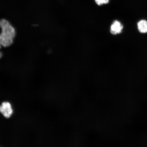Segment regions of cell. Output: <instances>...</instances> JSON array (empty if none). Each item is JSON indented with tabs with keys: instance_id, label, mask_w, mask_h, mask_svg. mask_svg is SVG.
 Wrapping results in <instances>:
<instances>
[{
	"instance_id": "obj_8",
	"label": "cell",
	"mask_w": 147,
	"mask_h": 147,
	"mask_svg": "<svg viewBox=\"0 0 147 147\" xmlns=\"http://www.w3.org/2000/svg\"><path fill=\"white\" fill-rule=\"evenodd\" d=\"M1 47H2V46L1 45V44H0V49H1Z\"/></svg>"
},
{
	"instance_id": "obj_1",
	"label": "cell",
	"mask_w": 147,
	"mask_h": 147,
	"mask_svg": "<svg viewBox=\"0 0 147 147\" xmlns=\"http://www.w3.org/2000/svg\"><path fill=\"white\" fill-rule=\"evenodd\" d=\"M0 28L3 34L14 38L16 34V29L8 20L3 18L0 20Z\"/></svg>"
},
{
	"instance_id": "obj_5",
	"label": "cell",
	"mask_w": 147,
	"mask_h": 147,
	"mask_svg": "<svg viewBox=\"0 0 147 147\" xmlns=\"http://www.w3.org/2000/svg\"><path fill=\"white\" fill-rule=\"evenodd\" d=\"M137 28L139 32L142 34L147 33V21L145 20H141L138 22Z\"/></svg>"
},
{
	"instance_id": "obj_7",
	"label": "cell",
	"mask_w": 147,
	"mask_h": 147,
	"mask_svg": "<svg viewBox=\"0 0 147 147\" xmlns=\"http://www.w3.org/2000/svg\"><path fill=\"white\" fill-rule=\"evenodd\" d=\"M3 54L2 53L1 51H0V59H1L2 57Z\"/></svg>"
},
{
	"instance_id": "obj_2",
	"label": "cell",
	"mask_w": 147,
	"mask_h": 147,
	"mask_svg": "<svg viewBox=\"0 0 147 147\" xmlns=\"http://www.w3.org/2000/svg\"><path fill=\"white\" fill-rule=\"evenodd\" d=\"M0 112L6 118L10 117L13 113V110L10 103L7 102H3L0 106Z\"/></svg>"
},
{
	"instance_id": "obj_3",
	"label": "cell",
	"mask_w": 147,
	"mask_h": 147,
	"mask_svg": "<svg viewBox=\"0 0 147 147\" xmlns=\"http://www.w3.org/2000/svg\"><path fill=\"white\" fill-rule=\"evenodd\" d=\"M123 26L121 22L118 20H115L111 24L110 27V32L112 34L116 35L120 34L122 32Z\"/></svg>"
},
{
	"instance_id": "obj_4",
	"label": "cell",
	"mask_w": 147,
	"mask_h": 147,
	"mask_svg": "<svg viewBox=\"0 0 147 147\" xmlns=\"http://www.w3.org/2000/svg\"><path fill=\"white\" fill-rule=\"evenodd\" d=\"M14 38L7 36L2 33L0 34V44L5 47H10L13 42Z\"/></svg>"
},
{
	"instance_id": "obj_6",
	"label": "cell",
	"mask_w": 147,
	"mask_h": 147,
	"mask_svg": "<svg viewBox=\"0 0 147 147\" xmlns=\"http://www.w3.org/2000/svg\"><path fill=\"white\" fill-rule=\"evenodd\" d=\"M95 3L98 5L106 4L109 3V0H95Z\"/></svg>"
}]
</instances>
